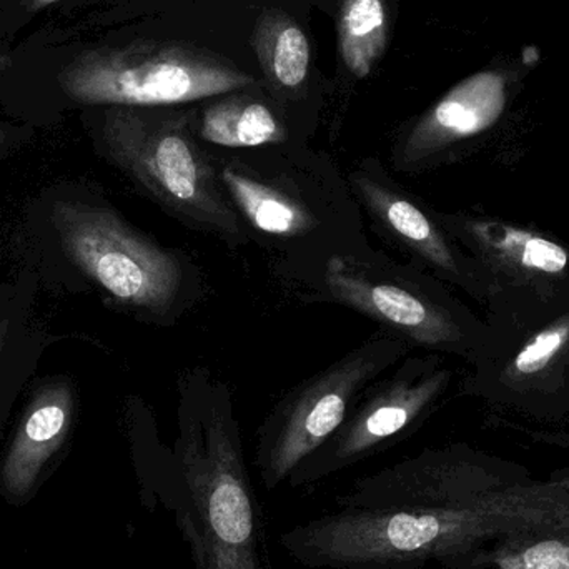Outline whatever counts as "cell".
Masks as SVG:
<instances>
[{
	"label": "cell",
	"mask_w": 569,
	"mask_h": 569,
	"mask_svg": "<svg viewBox=\"0 0 569 569\" xmlns=\"http://www.w3.org/2000/svg\"><path fill=\"white\" fill-rule=\"evenodd\" d=\"M200 137L229 149L262 147L287 139V130L276 113L259 100L229 97L213 103L200 120Z\"/></svg>",
	"instance_id": "9a60e30c"
},
{
	"label": "cell",
	"mask_w": 569,
	"mask_h": 569,
	"mask_svg": "<svg viewBox=\"0 0 569 569\" xmlns=\"http://www.w3.org/2000/svg\"><path fill=\"white\" fill-rule=\"evenodd\" d=\"M53 2H57V0H27V7H29L30 12H39V10L46 9Z\"/></svg>",
	"instance_id": "ffe728a7"
},
{
	"label": "cell",
	"mask_w": 569,
	"mask_h": 569,
	"mask_svg": "<svg viewBox=\"0 0 569 569\" xmlns=\"http://www.w3.org/2000/svg\"><path fill=\"white\" fill-rule=\"evenodd\" d=\"M497 343L473 365L468 391L533 415L569 411V301L488 318Z\"/></svg>",
	"instance_id": "52a82bcc"
},
{
	"label": "cell",
	"mask_w": 569,
	"mask_h": 569,
	"mask_svg": "<svg viewBox=\"0 0 569 569\" xmlns=\"http://www.w3.org/2000/svg\"><path fill=\"white\" fill-rule=\"evenodd\" d=\"M351 182L370 212L398 242L411 250L438 279L460 287L488 310L495 297L493 283L445 229L438 213L428 212L373 173L357 172Z\"/></svg>",
	"instance_id": "8fae6325"
},
{
	"label": "cell",
	"mask_w": 569,
	"mask_h": 569,
	"mask_svg": "<svg viewBox=\"0 0 569 569\" xmlns=\"http://www.w3.org/2000/svg\"><path fill=\"white\" fill-rule=\"evenodd\" d=\"M338 33L345 66L358 79H365L387 47L383 0H343Z\"/></svg>",
	"instance_id": "e0dca14e"
},
{
	"label": "cell",
	"mask_w": 569,
	"mask_h": 569,
	"mask_svg": "<svg viewBox=\"0 0 569 569\" xmlns=\"http://www.w3.org/2000/svg\"><path fill=\"white\" fill-rule=\"evenodd\" d=\"M540 47L498 53L493 62L451 87L408 130L398 146L400 170H421L443 162L507 119L525 83L541 63Z\"/></svg>",
	"instance_id": "30bf717a"
},
{
	"label": "cell",
	"mask_w": 569,
	"mask_h": 569,
	"mask_svg": "<svg viewBox=\"0 0 569 569\" xmlns=\"http://www.w3.org/2000/svg\"><path fill=\"white\" fill-rule=\"evenodd\" d=\"M219 177L223 189L253 229L291 239L311 232L317 226L307 207L279 187L232 166L223 167Z\"/></svg>",
	"instance_id": "5bb4252c"
},
{
	"label": "cell",
	"mask_w": 569,
	"mask_h": 569,
	"mask_svg": "<svg viewBox=\"0 0 569 569\" xmlns=\"http://www.w3.org/2000/svg\"><path fill=\"white\" fill-rule=\"evenodd\" d=\"M9 451L3 458V487L13 497L29 493L49 461L66 445L79 408V388L63 373L36 378Z\"/></svg>",
	"instance_id": "7c38bea8"
},
{
	"label": "cell",
	"mask_w": 569,
	"mask_h": 569,
	"mask_svg": "<svg viewBox=\"0 0 569 569\" xmlns=\"http://www.w3.org/2000/svg\"><path fill=\"white\" fill-rule=\"evenodd\" d=\"M157 495L172 511L193 568L269 569L232 397L210 378H183L179 435Z\"/></svg>",
	"instance_id": "7a4b0ae2"
},
{
	"label": "cell",
	"mask_w": 569,
	"mask_h": 569,
	"mask_svg": "<svg viewBox=\"0 0 569 569\" xmlns=\"http://www.w3.org/2000/svg\"><path fill=\"white\" fill-rule=\"evenodd\" d=\"M39 290L37 277L22 267L13 279L0 277V427L36 380L46 351L63 338L33 317Z\"/></svg>",
	"instance_id": "4fadbf2b"
},
{
	"label": "cell",
	"mask_w": 569,
	"mask_h": 569,
	"mask_svg": "<svg viewBox=\"0 0 569 569\" xmlns=\"http://www.w3.org/2000/svg\"><path fill=\"white\" fill-rule=\"evenodd\" d=\"M256 49L267 77L282 89H297L310 69V46L303 30L280 12L263 13L257 23Z\"/></svg>",
	"instance_id": "2e32d148"
},
{
	"label": "cell",
	"mask_w": 569,
	"mask_h": 569,
	"mask_svg": "<svg viewBox=\"0 0 569 569\" xmlns=\"http://www.w3.org/2000/svg\"><path fill=\"white\" fill-rule=\"evenodd\" d=\"M501 569H569V545H535L517 557H507L500 561Z\"/></svg>",
	"instance_id": "ac0fdd59"
},
{
	"label": "cell",
	"mask_w": 569,
	"mask_h": 569,
	"mask_svg": "<svg viewBox=\"0 0 569 569\" xmlns=\"http://www.w3.org/2000/svg\"><path fill=\"white\" fill-rule=\"evenodd\" d=\"M408 348L400 337L368 341L284 398L257 438L256 467L267 491L288 483L293 471L340 430L358 395Z\"/></svg>",
	"instance_id": "5b68a950"
},
{
	"label": "cell",
	"mask_w": 569,
	"mask_h": 569,
	"mask_svg": "<svg viewBox=\"0 0 569 569\" xmlns=\"http://www.w3.org/2000/svg\"><path fill=\"white\" fill-rule=\"evenodd\" d=\"M252 82V76L222 57L177 42L87 50L57 73L63 99L83 107L177 106Z\"/></svg>",
	"instance_id": "277c9868"
},
{
	"label": "cell",
	"mask_w": 569,
	"mask_h": 569,
	"mask_svg": "<svg viewBox=\"0 0 569 569\" xmlns=\"http://www.w3.org/2000/svg\"><path fill=\"white\" fill-rule=\"evenodd\" d=\"M97 153L189 226L243 242L239 213L186 117L153 107H103L89 122Z\"/></svg>",
	"instance_id": "3957f363"
},
{
	"label": "cell",
	"mask_w": 569,
	"mask_h": 569,
	"mask_svg": "<svg viewBox=\"0 0 569 569\" xmlns=\"http://www.w3.org/2000/svg\"><path fill=\"white\" fill-rule=\"evenodd\" d=\"M438 217L493 283L488 318L533 313L569 301V243L507 220Z\"/></svg>",
	"instance_id": "ba28073f"
},
{
	"label": "cell",
	"mask_w": 569,
	"mask_h": 569,
	"mask_svg": "<svg viewBox=\"0 0 569 569\" xmlns=\"http://www.w3.org/2000/svg\"><path fill=\"white\" fill-rule=\"evenodd\" d=\"M453 380L438 355L408 360L353 407L340 430L291 475V488L313 487L397 443L430 413Z\"/></svg>",
	"instance_id": "9c48e42d"
},
{
	"label": "cell",
	"mask_w": 569,
	"mask_h": 569,
	"mask_svg": "<svg viewBox=\"0 0 569 569\" xmlns=\"http://www.w3.org/2000/svg\"><path fill=\"white\" fill-rule=\"evenodd\" d=\"M325 282L335 300L398 331L410 345L458 355L475 365L497 343L493 327L458 301L443 284L418 277L395 283L333 257Z\"/></svg>",
	"instance_id": "8992f818"
},
{
	"label": "cell",
	"mask_w": 569,
	"mask_h": 569,
	"mask_svg": "<svg viewBox=\"0 0 569 569\" xmlns=\"http://www.w3.org/2000/svg\"><path fill=\"white\" fill-rule=\"evenodd\" d=\"M30 137H32L30 129L0 122V160L7 159L17 150L22 149Z\"/></svg>",
	"instance_id": "d6986e66"
},
{
	"label": "cell",
	"mask_w": 569,
	"mask_h": 569,
	"mask_svg": "<svg viewBox=\"0 0 569 569\" xmlns=\"http://www.w3.org/2000/svg\"><path fill=\"white\" fill-rule=\"evenodd\" d=\"M16 252L40 288L93 293L140 320H166L186 284L182 260L130 226L86 180H57L26 203Z\"/></svg>",
	"instance_id": "6da1fadb"
}]
</instances>
